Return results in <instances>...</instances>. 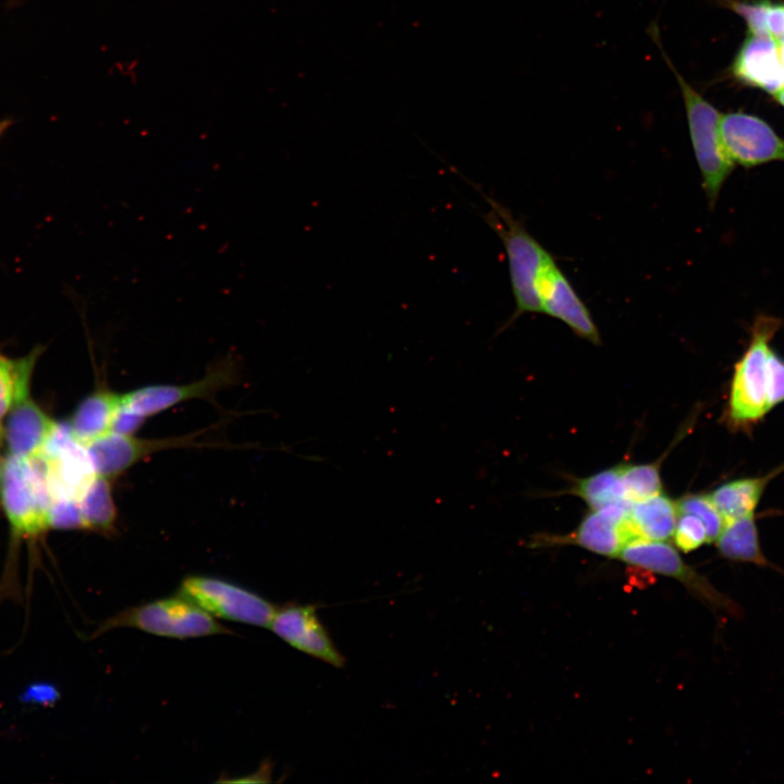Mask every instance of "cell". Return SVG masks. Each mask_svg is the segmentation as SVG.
Segmentation results:
<instances>
[{
	"label": "cell",
	"mask_w": 784,
	"mask_h": 784,
	"mask_svg": "<svg viewBox=\"0 0 784 784\" xmlns=\"http://www.w3.org/2000/svg\"><path fill=\"white\" fill-rule=\"evenodd\" d=\"M451 170L473 185L490 205V211L482 219L500 237L507 258L515 310L503 331L518 317L527 313H541L537 293V281L546 260L551 256L542 245L527 231L524 223L513 217L511 211L486 195L474 182L450 166Z\"/></svg>",
	"instance_id": "6da1fadb"
},
{
	"label": "cell",
	"mask_w": 784,
	"mask_h": 784,
	"mask_svg": "<svg viewBox=\"0 0 784 784\" xmlns=\"http://www.w3.org/2000/svg\"><path fill=\"white\" fill-rule=\"evenodd\" d=\"M782 320L771 315H758L750 328L747 350L735 364L725 421L732 430L749 431L772 408L768 400V358L771 340Z\"/></svg>",
	"instance_id": "7a4b0ae2"
},
{
	"label": "cell",
	"mask_w": 784,
	"mask_h": 784,
	"mask_svg": "<svg viewBox=\"0 0 784 784\" xmlns=\"http://www.w3.org/2000/svg\"><path fill=\"white\" fill-rule=\"evenodd\" d=\"M648 34L659 48L663 60L674 74L687 117L689 136L693 150L699 167L702 187L711 208L714 207L721 188L735 168L722 143L720 134L721 113L677 71L666 54L660 38V30L656 22L648 27Z\"/></svg>",
	"instance_id": "3957f363"
},
{
	"label": "cell",
	"mask_w": 784,
	"mask_h": 784,
	"mask_svg": "<svg viewBox=\"0 0 784 784\" xmlns=\"http://www.w3.org/2000/svg\"><path fill=\"white\" fill-rule=\"evenodd\" d=\"M215 618L194 601L179 593L117 613L103 621L93 637L118 627L137 628L148 634L175 639L234 634Z\"/></svg>",
	"instance_id": "277c9868"
},
{
	"label": "cell",
	"mask_w": 784,
	"mask_h": 784,
	"mask_svg": "<svg viewBox=\"0 0 784 784\" xmlns=\"http://www.w3.org/2000/svg\"><path fill=\"white\" fill-rule=\"evenodd\" d=\"M1 497L17 536L30 537L47 530L52 503L47 458L40 454L22 460L10 454L2 468Z\"/></svg>",
	"instance_id": "5b68a950"
},
{
	"label": "cell",
	"mask_w": 784,
	"mask_h": 784,
	"mask_svg": "<svg viewBox=\"0 0 784 784\" xmlns=\"http://www.w3.org/2000/svg\"><path fill=\"white\" fill-rule=\"evenodd\" d=\"M628 565L671 577L716 612L742 616L740 607L720 591L707 577L689 566L674 547L664 541L636 538L627 542L618 556Z\"/></svg>",
	"instance_id": "8992f818"
},
{
	"label": "cell",
	"mask_w": 784,
	"mask_h": 784,
	"mask_svg": "<svg viewBox=\"0 0 784 784\" xmlns=\"http://www.w3.org/2000/svg\"><path fill=\"white\" fill-rule=\"evenodd\" d=\"M181 595L194 601L213 617L269 627L275 608L261 596L216 577L188 576Z\"/></svg>",
	"instance_id": "52a82bcc"
},
{
	"label": "cell",
	"mask_w": 784,
	"mask_h": 784,
	"mask_svg": "<svg viewBox=\"0 0 784 784\" xmlns=\"http://www.w3.org/2000/svg\"><path fill=\"white\" fill-rule=\"evenodd\" d=\"M237 366L234 357H225L208 368L206 375L187 384L147 385L123 394V405L149 417L193 399L212 401L215 395L235 383Z\"/></svg>",
	"instance_id": "ba28073f"
},
{
	"label": "cell",
	"mask_w": 784,
	"mask_h": 784,
	"mask_svg": "<svg viewBox=\"0 0 784 784\" xmlns=\"http://www.w3.org/2000/svg\"><path fill=\"white\" fill-rule=\"evenodd\" d=\"M720 134L735 164L751 169L771 161L784 162V138L758 117L744 112L721 114Z\"/></svg>",
	"instance_id": "9c48e42d"
},
{
	"label": "cell",
	"mask_w": 784,
	"mask_h": 784,
	"mask_svg": "<svg viewBox=\"0 0 784 784\" xmlns=\"http://www.w3.org/2000/svg\"><path fill=\"white\" fill-rule=\"evenodd\" d=\"M537 293L541 313L566 323L578 336L599 345L598 328L585 303L550 256L538 277Z\"/></svg>",
	"instance_id": "30bf717a"
},
{
	"label": "cell",
	"mask_w": 784,
	"mask_h": 784,
	"mask_svg": "<svg viewBox=\"0 0 784 784\" xmlns=\"http://www.w3.org/2000/svg\"><path fill=\"white\" fill-rule=\"evenodd\" d=\"M197 436L142 439L110 432L84 445L95 473L113 479L145 457L173 448L197 444Z\"/></svg>",
	"instance_id": "8fae6325"
},
{
	"label": "cell",
	"mask_w": 784,
	"mask_h": 784,
	"mask_svg": "<svg viewBox=\"0 0 784 784\" xmlns=\"http://www.w3.org/2000/svg\"><path fill=\"white\" fill-rule=\"evenodd\" d=\"M632 504L621 501L592 510L575 531L550 541L573 543L600 555L617 558L624 546L637 538L629 519Z\"/></svg>",
	"instance_id": "7c38bea8"
},
{
	"label": "cell",
	"mask_w": 784,
	"mask_h": 784,
	"mask_svg": "<svg viewBox=\"0 0 784 784\" xmlns=\"http://www.w3.org/2000/svg\"><path fill=\"white\" fill-rule=\"evenodd\" d=\"M269 627L293 648L335 667L344 665V658L320 623L315 605L289 604L275 609Z\"/></svg>",
	"instance_id": "4fadbf2b"
},
{
	"label": "cell",
	"mask_w": 784,
	"mask_h": 784,
	"mask_svg": "<svg viewBox=\"0 0 784 784\" xmlns=\"http://www.w3.org/2000/svg\"><path fill=\"white\" fill-rule=\"evenodd\" d=\"M739 81L775 95L784 86V64L779 41L748 34L732 64Z\"/></svg>",
	"instance_id": "5bb4252c"
},
{
	"label": "cell",
	"mask_w": 784,
	"mask_h": 784,
	"mask_svg": "<svg viewBox=\"0 0 784 784\" xmlns=\"http://www.w3.org/2000/svg\"><path fill=\"white\" fill-rule=\"evenodd\" d=\"M56 424L28 397L12 407L7 424L10 454L29 460L42 453Z\"/></svg>",
	"instance_id": "9a60e30c"
},
{
	"label": "cell",
	"mask_w": 784,
	"mask_h": 784,
	"mask_svg": "<svg viewBox=\"0 0 784 784\" xmlns=\"http://www.w3.org/2000/svg\"><path fill=\"white\" fill-rule=\"evenodd\" d=\"M123 406V394L102 389L88 395L78 405L70 425L74 439L82 445L112 430L117 413Z\"/></svg>",
	"instance_id": "2e32d148"
},
{
	"label": "cell",
	"mask_w": 784,
	"mask_h": 784,
	"mask_svg": "<svg viewBox=\"0 0 784 784\" xmlns=\"http://www.w3.org/2000/svg\"><path fill=\"white\" fill-rule=\"evenodd\" d=\"M714 542L724 559L770 567L784 574L762 552L755 513L726 520Z\"/></svg>",
	"instance_id": "e0dca14e"
},
{
	"label": "cell",
	"mask_w": 784,
	"mask_h": 784,
	"mask_svg": "<svg viewBox=\"0 0 784 784\" xmlns=\"http://www.w3.org/2000/svg\"><path fill=\"white\" fill-rule=\"evenodd\" d=\"M783 469L784 465L762 477L727 481L711 491L709 497L725 520L755 513L767 485Z\"/></svg>",
	"instance_id": "ac0fdd59"
},
{
	"label": "cell",
	"mask_w": 784,
	"mask_h": 784,
	"mask_svg": "<svg viewBox=\"0 0 784 784\" xmlns=\"http://www.w3.org/2000/svg\"><path fill=\"white\" fill-rule=\"evenodd\" d=\"M677 517L676 502L661 493L634 502L629 513L637 538L654 541H665L673 537Z\"/></svg>",
	"instance_id": "d6986e66"
},
{
	"label": "cell",
	"mask_w": 784,
	"mask_h": 784,
	"mask_svg": "<svg viewBox=\"0 0 784 784\" xmlns=\"http://www.w3.org/2000/svg\"><path fill=\"white\" fill-rule=\"evenodd\" d=\"M111 480L96 475L77 500L86 529L101 534H112L115 530L118 511Z\"/></svg>",
	"instance_id": "ffe728a7"
},
{
	"label": "cell",
	"mask_w": 784,
	"mask_h": 784,
	"mask_svg": "<svg viewBox=\"0 0 784 784\" xmlns=\"http://www.w3.org/2000/svg\"><path fill=\"white\" fill-rule=\"evenodd\" d=\"M622 470L623 465H618L580 479L576 482L574 492L591 510H598L614 502L629 501L623 485Z\"/></svg>",
	"instance_id": "44dd1931"
},
{
	"label": "cell",
	"mask_w": 784,
	"mask_h": 784,
	"mask_svg": "<svg viewBox=\"0 0 784 784\" xmlns=\"http://www.w3.org/2000/svg\"><path fill=\"white\" fill-rule=\"evenodd\" d=\"M34 355L19 360L0 358V419L27 397Z\"/></svg>",
	"instance_id": "7402d4cb"
},
{
	"label": "cell",
	"mask_w": 784,
	"mask_h": 784,
	"mask_svg": "<svg viewBox=\"0 0 784 784\" xmlns=\"http://www.w3.org/2000/svg\"><path fill=\"white\" fill-rule=\"evenodd\" d=\"M622 480L627 500L633 503L660 494L662 491L657 464H623Z\"/></svg>",
	"instance_id": "603a6c76"
},
{
	"label": "cell",
	"mask_w": 784,
	"mask_h": 784,
	"mask_svg": "<svg viewBox=\"0 0 784 784\" xmlns=\"http://www.w3.org/2000/svg\"><path fill=\"white\" fill-rule=\"evenodd\" d=\"M676 504L678 514H694L702 520L709 542L716 540L726 520L711 501L709 494H687L679 499Z\"/></svg>",
	"instance_id": "cb8c5ba5"
},
{
	"label": "cell",
	"mask_w": 784,
	"mask_h": 784,
	"mask_svg": "<svg viewBox=\"0 0 784 784\" xmlns=\"http://www.w3.org/2000/svg\"><path fill=\"white\" fill-rule=\"evenodd\" d=\"M673 537L676 547L685 553L691 552L703 543L709 542L702 520L696 515L688 513L678 514Z\"/></svg>",
	"instance_id": "d4e9b609"
},
{
	"label": "cell",
	"mask_w": 784,
	"mask_h": 784,
	"mask_svg": "<svg viewBox=\"0 0 784 784\" xmlns=\"http://www.w3.org/2000/svg\"><path fill=\"white\" fill-rule=\"evenodd\" d=\"M48 527L56 529H86L76 499L53 500L48 511Z\"/></svg>",
	"instance_id": "484cf974"
},
{
	"label": "cell",
	"mask_w": 784,
	"mask_h": 784,
	"mask_svg": "<svg viewBox=\"0 0 784 784\" xmlns=\"http://www.w3.org/2000/svg\"><path fill=\"white\" fill-rule=\"evenodd\" d=\"M769 3L770 0L733 2L732 9L744 17L748 25L749 34L769 36L765 24Z\"/></svg>",
	"instance_id": "4316f807"
},
{
	"label": "cell",
	"mask_w": 784,
	"mask_h": 784,
	"mask_svg": "<svg viewBox=\"0 0 784 784\" xmlns=\"http://www.w3.org/2000/svg\"><path fill=\"white\" fill-rule=\"evenodd\" d=\"M768 400L771 408L784 402V358L773 348L768 358Z\"/></svg>",
	"instance_id": "83f0119b"
},
{
	"label": "cell",
	"mask_w": 784,
	"mask_h": 784,
	"mask_svg": "<svg viewBox=\"0 0 784 784\" xmlns=\"http://www.w3.org/2000/svg\"><path fill=\"white\" fill-rule=\"evenodd\" d=\"M145 419L146 417L143 415L123 405L115 415L111 432L124 436L134 434Z\"/></svg>",
	"instance_id": "f1b7e54d"
},
{
	"label": "cell",
	"mask_w": 784,
	"mask_h": 784,
	"mask_svg": "<svg viewBox=\"0 0 784 784\" xmlns=\"http://www.w3.org/2000/svg\"><path fill=\"white\" fill-rule=\"evenodd\" d=\"M59 698V693L50 684L36 683L25 689L22 699L26 703L52 705Z\"/></svg>",
	"instance_id": "f546056e"
},
{
	"label": "cell",
	"mask_w": 784,
	"mask_h": 784,
	"mask_svg": "<svg viewBox=\"0 0 784 784\" xmlns=\"http://www.w3.org/2000/svg\"><path fill=\"white\" fill-rule=\"evenodd\" d=\"M767 30L770 37L780 40L784 36V4L770 1L767 11Z\"/></svg>",
	"instance_id": "4dcf8cb0"
},
{
	"label": "cell",
	"mask_w": 784,
	"mask_h": 784,
	"mask_svg": "<svg viewBox=\"0 0 784 784\" xmlns=\"http://www.w3.org/2000/svg\"><path fill=\"white\" fill-rule=\"evenodd\" d=\"M774 98L784 107V86L774 95Z\"/></svg>",
	"instance_id": "1f68e13d"
},
{
	"label": "cell",
	"mask_w": 784,
	"mask_h": 784,
	"mask_svg": "<svg viewBox=\"0 0 784 784\" xmlns=\"http://www.w3.org/2000/svg\"><path fill=\"white\" fill-rule=\"evenodd\" d=\"M8 126H9L8 121L0 122V137L4 133V131L8 128Z\"/></svg>",
	"instance_id": "d6a6232c"
},
{
	"label": "cell",
	"mask_w": 784,
	"mask_h": 784,
	"mask_svg": "<svg viewBox=\"0 0 784 784\" xmlns=\"http://www.w3.org/2000/svg\"><path fill=\"white\" fill-rule=\"evenodd\" d=\"M1 481H2V469H1V463H0V489H1Z\"/></svg>",
	"instance_id": "836d02e7"
},
{
	"label": "cell",
	"mask_w": 784,
	"mask_h": 784,
	"mask_svg": "<svg viewBox=\"0 0 784 784\" xmlns=\"http://www.w3.org/2000/svg\"><path fill=\"white\" fill-rule=\"evenodd\" d=\"M0 437H1V429H0Z\"/></svg>",
	"instance_id": "e575fe53"
}]
</instances>
